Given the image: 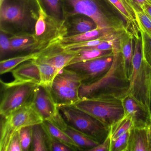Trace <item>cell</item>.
I'll list each match as a JSON object with an SVG mask.
<instances>
[{
    "instance_id": "cell-1",
    "label": "cell",
    "mask_w": 151,
    "mask_h": 151,
    "mask_svg": "<svg viewBox=\"0 0 151 151\" xmlns=\"http://www.w3.org/2000/svg\"><path fill=\"white\" fill-rule=\"evenodd\" d=\"M40 0H0V29L10 36L33 34Z\"/></svg>"
},
{
    "instance_id": "cell-2",
    "label": "cell",
    "mask_w": 151,
    "mask_h": 151,
    "mask_svg": "<svg viewBox=\"0 0 151 151\" xmlns=\"http://www.w3.org/2000/svg\"><path fill=\"white\" fill-rule=\"evenodd\" d=\"M113 52L114 62L108 73L94 83L82 84L80 99L114 97L122 99L128 95L129 80L125 74L122 52L118 49Z\"/></svg>"
},
{
    "instance_id": "cell-3",
    "label": "cell",
    "mask_w": 151,
    "mask_h": 151,
    "mask_svg": "<svg viewBox=\"0 0 151 151\" xmlns=\"http://www.w3.org/2000/svg\"><path fill=\"white\" fill-rule=\"evenodd\" d=\"M66 19L76 14L93 20L97 28L126 29V22L106 0H64Z\"/></svg>"
},
{
    "instance_id": "cell-4",
    "label": "cell",
    "mask_w": 151,
    "mask_h": 151,
    "mask_svg": "<svg viewBox=\"0 0 151 151\" xmlns=\"http://www.w3.org/2000/svg\"><path fill=\"white\" fill-rule=\"evenodd\" d=\"M132 37V70L128 95H131L151 113V68L143 59L141 35Z\"/></svg>"
},
{
    "instance_id": "cell-5",
    "label": "cell",
    "mask_w": 151,
    "mask_h": 151,
    "mask_svg": "<svg viewBox=\"0 0 151 151\" xmlns=\"http://www.w3.org/2000/svg\"><path fill=\"white\" fill-rule=\"evenodd\" d=\"M71 106L86 112L110 129L124 116L122 99L115 97L83 98Z\"/></svg>"
},
{
    "instance_id": "cell-6",
    "label": "cell",
    "mask_w": 151,
    "mask_h": 151,
    "mask_svg": "<svg viewBox=\"0 0 151 151\" xmlns=\"http://www.w3.org/2000/svg\"><path fill=\"white\" fill-rule=\"evenodd\" d=\"M43 122L44 120L32 102L6 117L1 116L0 151H7L13 136L20 129L26 126L41 124Z\"/></svg>"
},
{
    "instance_id": "cell-7",
    "label": "cell",
    "mask_w": 151,
    "mask_h": 151,
    "mask_svg": "<svg viewBox=\"0 0 151 151\" xmlns=\"http://www.w3.org/2000/svg\"><path fill=\"white\" fill-rule=\"evenodd\" d=\"M67 33L65 20H58L48 14L41 2L39 16L33 34L34 52H38L51 45L61 42Z\"/></svg>"
},
{
    "instance_id": "cell-8",
    "label": "cell",
    "mask_w": 151,
    "mask_h": 151,
    "mask_svg": "<svg viewBox=\"0 0 151 151\" xmlns=\"http://www.w3.org/2000/svg\"><path fill=\"white\" fill-rule=\"evenodd\" d=\"M69 125L98 142L102 143L109 135L110 129L86 112L71 105L59 107Z\"/></svg>"
},
{
    "instance_id": "cell-9",
    "label": "cell",
    "mask_w": 151,
    "mask_h": 151,
    "mask_svg": "<svg viewBox=\"0 0 151 151\" xmlns=\"http://www.w3.org/2000/svg\"><path fill=\"white\" fill-rule=\"evenodd\" d=\"M2 93L0 104L1 116L6 117L13 112L32 102L36 88L34 83H6L1 80Z\"/></svg>"
},
{
    "instance_id": "cell-10",
    "label": "cell",
    "mask_w": 151,
    "mask_h": 151,
    "mask_svg": "<svg viewBox=\"0 0 151 151\" xmlns=\"http://www.w3.org/2000/svg\"><path fill=\"white\" fill-rule=\"evenodd\" d=\"M83 79L74 71L64 68L55 76L50 91L58 107L71 105L80 99Z\"/></svg>"
},
{
    "instance_id": "cell-11",
    "label": "cell",
    "mask_w": 151,
    "mask_h": 151,
    "mask_svg": "<svg viewBox=\"0 0 151 151\" xmlns=\"http://www.w3.org/2000/svg\"><path fill=\"white\" fill-rule=\"evenodd\" d=\"M114 60L113 52L109 55L86 61L69 64L64 68L79 75L83 79V84H88L105 76L112 68Z\"/></svg>"
},
{
    "instance_id": "cell-12",
    "label": "cell",
    "mask_w": 151,
    "mask_h": 151,
    "mask_svg": "<svg viewBox=\"0 0 151 151\" xmlns=\"http://www.w3.org/2000/svg\"><path fill=\"white\" fill-rule=\"evenodd\" d=\"M37 53L36 60L51 64L55 68L59 74L75 58L77 51L66 50L61 43L59 42L49 46Z\"/></svg>"
},
{
    "instance_id": "cell-13",
    "label": "cell",
    "mask_w": 151,
    "mask_h": 151,
    "mask_svg": "<svg viewBox=\"0 0 151 151\" xmlns=\"http://www.w3.org/2000/svg\"><path fill=\"white\" fill-rule=\"evenodd\" d=\"M32 103L44 121L51 122L60 114L50 89L39 85L35 90Z\"/></svg>"
},
{
    "instance_id": "cell-14",
    "label": "cell",
    "mask_w": 151,
    "mask_h": 151,
    "mask_svg": "<svg viewBox=\"0 0 151 151\" xmlns=\"http://www.w3.org/2000/svg\"><path fill=\"white\" fill-rule=\"evenodd\" d=\"M124 116H130L133 128H147L151 124V113L131 95L122 99Z\"/></svg>"
},
{
    "instance_id": "cell-15",
    "label": "cell",
    "mask_w": 151,
    "mask_h": 151,
    "mask_svg": "<svg viewBox=\"0 0 151 151\" xmlns=\"http://www.w3.org/2000/svg\"><path fill=\"white\" fill-rule=\"evenodd\" d=\"M12 70L15 83H34L40 85L41 81L40 72L35 60L27 61Z\"/></svg>"
},
{
    "instance_id": "cell-16",
    "label": "cell",
    "mask_w": 151,
    "mask_h": 151,
    "mask_svg": "<svg viewBox=\"0 0 151 151\" xmlns=\"http://www.w3.org/2000/svg\"><path fill=\"white\" fill-rule=\"evenodd\" d=\"M65 23L68 31L66 37L82 34L97 28L93 20L81 14L68 17L65 20Z\"/></svg>"
},
{
    "instance_id": "cell-17",
    "label": "cell",
    "mask_w": 151,
    "mask_h": 151,
    "mask_svg": "<svg viewBox=\"0 0 151 151\" xmlns=\"http://www.w3.org/2000/svg\"><path fill=\"white\" fill-rule=\"evenodd\" d=\"M123 17L126 22V30L139 29L134 8L125 0H106Z\"/></svg>"
},
{
    "instance_id": "cell-18",
    "label": "cell",
    "mask_w": 151,
    "mask_h": 151,
    "mask_svg": "<svg viewBox=\"0 0 151 151\" xmlns=\"http://www.w3.org/2000/svg\"><path fill=\"white\" fill-rule=\"evenodd\" d=\"M133 43L132 36L126 31L120 39V47L123 59L125 74L129 80L132 70V59L134 52Z\"/></svg>"
},
{
    "instance_id": "cell-19",
    "label": "cell",
    "mask_w": 151,
    "mask_h": 151,
    "mask_svg": "<svg viewBox=\"0 0 151 151\" xmlns=\"http://www.w3.org/2000/svg\"><path fill=\"white\" fill-rule=\"evenodd\" d=\"M126 151H148L147 128H132L130 130Z\"/></svg>"
},
{
    "instance_id": "cell-20",
    "label": "cell",
    "mask_w": 151,
    "mask_h": 151,
    "mask_svg": "<svg viewBox=\"0 0 151 151\" xmlns=\"http://www.w3.org/2000/svg\"><path fill=\"white\" fill-rule=\"evenodd\" d=\"M11 52H29L34 53L35 40L33 34L22 33L10 36Z\"/></svg>"
},
{
    "instance_id": "cell-21",
    "label": "cell",
    "mask_w": 151,
    "mask_h": 151,
    "mask_svg": "<svg viewBox=\"0 0 151 151\" xmlns=\"http://www.w3.org/2000/svg\"><path fill=\"white\" fill-rule=\"evenodd\" d=\"M44 129L55 139L67 146L72 151H82L74 140L63 131L47 121H44L41 123Z\"/></svg>"
},
{
    "instance_id": "cell-22",
    "label": "cell",
    "mask_w": 151,
    "mask_h": 151,
    "mask_svg": "<svg viewBox=\"0 0 151 151\" xmlns=\"http://www.w3.org/2000/svg\"><path fill=\"white\" fill-rule=\"evenodd\" d=\"M81 148L82 151H89L99 145L91 138L84 133L77 130L68 124L67 129L64 131Z\"/></svg>"
},
{
    "instance_id": "cell-23",
    "label": "cell",
    "mask_w": 151,
    "mask_h": 151,
    "mask_svg": "<svg viewBox=\"0 0 151 151\" xmlns=\"http://www.w3.org/2000/svg\"><path fill=\"white\" fill-rule=\"evenodd\" d=\"M31 150L33 151H49L46 133L41 124L32 126Z\"/></svg>"
},
{
    "instance_id": "cell-24",
    "label": "cell",
    "mask_w": 151,
    "mask_h": 151,
    "mask_svg": "<svg viewBox=\"0 0 151 151\" xmlns=\"http://www.w3.org/2000/svg\"><path fill=\"white\" fill-rule=\"evenodd\" d=\"M37 56V52L29 53L24 55L1 60L0 62V74L2 75L12 71L20 64L27 61L35 60Z\"/></svg>"
},
{
    "instance_id": "cell-25",
    "label": "cell",
    "mask_w": 151,
    "mask_h": 151,
    "mask_svg": "<svg viewBox=\"0 0 151 151\" xmlns=\"http://www.w3.org/2000/svg\"><path fill=\"white\" fill-rule=\"evenodd\" d=\"M40 72L41 81L40 85L51 89L55 76L58 74L56 69L51 64L35 59Z\"/></svg>"
},
{
    "instance_id": "cell-26",
    "label": "cell",
    "mask_w": 151,
    "mask_h": 151,
    "mask_svg": "<svg viewBox=\"0 0 151 151\" xmlns=\"http://www.w3.org/2000/svg\"><path fill=\"white\" fill-rule=\"evenodd\" d=\"M47 14L55 19L66 20L64 0H40Z\"/></svg>"
},
{
    "instance_id": "cell-27",
    "label": "cell",
    "mask_w": 151,
    "mask_h": 151,
    "mask_svg": "<svg viewBox=\"0 0 151 151\" xmlns=\"http://www.w3.org/2000/svg\"><path fill=\"white\" fill-rule=\"evenodd\" d=\"M76 50L77 51L76 55L68 65L86 61L109 55L114 52L113 50H100L91 48H84Z\"/></svg>"
},
{
    "instance_id": "cell-28",
    "label": "cell",
    "mask_w": 151,
    "mask_h": 151,
    "mask_svg": "<svg viewBox=\"0 0 151 151\" xmlns=\"http://www.w3.org/2000/svg\"><path fill=\"white\" fill-rule=\"evenodd\" d=\"M133 128L131 118L127 116L124 117L112 125L110 128V135L111 139H115Z\"/></svg>"
},
{
    "instance_id": "cell-29",
    "label": "cell",
    "mask_w": 151,
    "mask_h": 151,
    "mask_svg": "<svg viewBox=\"0 0 151 151\" xmlns=\"http://www.w3.org/2000/svg\"><path fill=\"white\" fill-rule=\"evenodd\" d=\"M139 30L142 40L143 59L151 68V35L140 28Z\"/></svg>"
},
{
    "instance_id": "cell-30",
    "label": "cell",
    "mask_w": 151,
    "mask_h": 151,
    "mask_svg": "<svg viewBox=\"0 0 151 151\" xmlns=\"http://www.w3.org/2000/svg\"><path fill=\"white\" fill-rule=\"evenodd\" d=\"M18 132L22 151H28L32 147V126L23 127Z\"/></svg>"
},
{
    "instance_id": "cell-31",
    "label": "cell",
    "mask_w": 151,
    "mask_h": 151,
    "mask_svg": "<svg viewBox=\"0 0 151 151\" xmlns=\"http://www.w3.org/2000/svg\"><path fill=\"white\" fill-rule=\"evenodd\" d=\"M130 131L115 139H111L110 151H126Z\"/></svg>"
},
{
    "instance_id": "cell-32",
    "label": "cell",
    "mask_w": 151,
    "mask_h": 151,
    "mask_svg": "<svg viewBox=\"0 0 151 151\" xmlns=\"http://www.w3.org/2000/svg\"><path fill=\"white\" fill-rule=\"evenodd\" d=\"M107 40L103 39H97L85 42H78L71 44H62L63 46L66 50H76L92 47L99 45Z\"/></svg>"
},
{
    "instance_id": "cell-33",
    "label": "cell",
    "mask_w": 151,
    "mask_h": 151,
    "mask_svg": "<svg viewBox=\"0 0 151 151\" xmlns=\"http://www.w3.org/2000/svg\"><path fill=\"white\" fill-rule=\"evenodd\" d=\"M139 28L151 35V20L142 10H135Z\"/></svg>"
},
{
    "instance_id": "cell-34",
    "label": "cell",
    "mask_w": 151,
    "mask_h": 151,
    "mask_svg": "<svg viewBox=\"0 0 151 151\" xmlns=\"http://www.w3.org/2000/svg\"><path fill=\"white\" fill-rule=\"evenodd\" d=\"M10 35L1 31L0 34V53L1 58L2 59L4 56L9 53L11 52Z\"/></svg>"
},
{
    "instance_id": "cell-35",
    "label": "cell",
    "mask_w": 151,
    "mask_h": 151,
    "mask_svg": "<svg viewBox=\"0 0 151 151\" xmlns=\"http://www.w3.org/2000/svg\"><path fill=\"white\" fill-rule=\"evenodd\" d=\"M45 132L47 137V142L49 151H72L68 147L57 141L52 137L45 130Z\"/></svg>"
},
{
    "instance_id": "cell-36",
    "label": "cell",
    "mask_w": 151,
    "mask_h": 151,
    "mask_svg": "<svg viewBox=\"0 0 151 151\" xmlns=\"http://www.w3.org/2000/svg\"><path fill=\"white\" fill-rule=\"evenodd\" d=\"M7 151H22L19 137V132H17L13 136L9 143Z\"/></svg>"
},
{
    "instance_id": "cell-37",
    "label": "cell",
    "mask_w": 151,
    "mask_h": 151,
    "mask_svg": "<svg viewBox=\"0 0 151 151\" xmlns=\"http://www.w3.org/2000/svg\"><path fill=\"white\" fill-rule=\"evenodd\" d=\"M111 139L110 135L100 144H99L90 151H110Z\"/></svg>"
},
{
    "instance_id": "cell-38",
    "label": "cell",
    "mask_w": 151,
    "mask_h": 151,
    "mask_svg": "<svg viewBox=\"0 0 151 151\" xmlns=\"http://www.w3.org/2000/svg\"><path fill=\"white\" fill-rule=\"evenodd\" d=\"M133 5H134V10H141V6L145 3H151V0H132Z\"/></svg>"
},
{
    "instance_id": "cell-39",
    "label": "cell",
    "mask_w": 151,
    "mask_h": 151,
    "mask_svg": "<svg viewBox=\"0 0 151 151\" xmlns=\"http://www.w3.org/2000/svg\"><path fill=\"white\" fill-rule=\"evenodd\" d=\"M141 10L144 11L148 18L151 20V3H145L141 6Z\"/></svg>"
},
{
    "instance_id": "cell-40",
    "label": "cell",
    "mask_w": 151,
    "mask_h": 151,
    "mask_svg": "<svg viewBox=\"0 0 151 151\" xmlns=\"http://www.w3.org/2000/svg\"><path fill=\"white\" fill-rule=\"evenodd\" d=\"M147 138H148V151H151V124L147 128Z\"/></svg>"
},
{
    "instance_id": "cell-41",
    "label": "cell",
    "mask_w": 151,
    "mask_h": 151,
    "mask_svg": "<svg viewBox=\"0 0 151 151\" xmlns=\"http://www.w3.org/2000/svg\"><path fill=\"white\" fill-rule=\"evenodd\" d=\"M125 1H126L131 6H132L134 8V5H133V2H132V0H125Z\"/></svg>"
},
{
    "instance_id": "cell-42",
    "label": "cell",
    "mask_w": 151,
    "mask_h": 151,
    "mask_svg": "<svg viewBox=\"0 0 151 151\" xmlns=\"http://www.w3.org/2000/svg\"></svg>"
}]
</instances>
